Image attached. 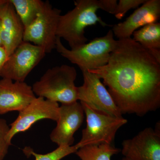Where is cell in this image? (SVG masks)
I'll use <instances>...</instances> for the list:
<instances>
[{
	"instance_id": "1",
	"label": "cell",
	"mask_w": 160,
	"mask_h": 160,
	"mask_svg": "<svg viewBox=\"0 0 160 160\" xmlns=\"http://www.w3.org/2000/svg\"><path fill=\"white\" fill-rule=\"evenodd\" d=\"M89 72L103 80L122 114L160 108V62L132 38L117 40L108 63Z\"/></svg>"
},
{
	"instance_id": "2",
	"label": "cell",
	"mask_w": 160,
	"mask_h": 160,
	"mask_svg": "<svg viewBox=\"0 0 160 160\" xmlns=\"http://www.w3.org/2000/svg\"><path fill=\"white\" fill-rule=\"evenodd\" d=\"M75 7L66 14L61 15L57 35L68 42L71 49H74L86 43L85 29L88 26L99 23L103 27L109 26L97 12L100 9L99 0H78Z\"/></svg>"
},
{
	"instance_id": "3",
	"label": "cell",
	"mask_w": 160,
	"mask_h": 160,
	"mask_svg": "<svg viewBox=\"0 0 160 160\" xmlns=\"http://www.w3.org/2000/svg\"><path fill=\"white\" fill-rule=\"evenodd\" d=\"M76 69L67 65L47 69L32 86L35 95L62 104L78 101V87L75 85Z\"/></svg>"
},
{
	"instance_id": "4",
	"label": "cell",
	"mask_w": 160,
	"mask_h": 160,
	"mask_svg": "<svg viewBox=\"0 0 160 160\" xmlns=\"http://www.w3.org/2000/svg\"><path fill=\"white\" fill-rule=\"evenodd\" d=\"M112 30L104 36L96 38L89 43L74 49H68L63 45L61 39L57 37L56 49L63 57L76 65L82 72L89 71L105 66L110 54L116 47Z\"/></svg>"
},
{
	"instance_id": "5",
	"label": "cell",
	"mask_w": 160,
	"mask_h": 160,
	"mask_svg": "<svg viewBox=\"0 0 160 160\" xmlns=\"http://www.w3.org/2000/svg\"><path fill=\"white\" fill-rule=\"evenodd\" d=\"M81 104L86 117V126L82 131V138L76 144L78 148L101 144L112 145L118 130L127 124V120L100 113L85 104Z\"/></svg>"
},
{
	"instance_id": "6",
	"label": "cell",
	"mask_w": 160,
	"mask_h": 160,
	"mask_svg": "<svg viewBox=\"0 0 160 160\" xmlns=\"http://www.w3.org/2000/svg\"><path fill=\"white\" fill-rule=\"evenodd\" d=\"M61 10L45 2L36 19L24 29L23 41L39 46L46 53L56 49L58 24Z\"/></svg>"
},
{
	"instance_id": "7",
	"label": "cell",
	"mask_w": 160,
	"mask_h": 160,
	"mask_svg": "<svg viewBox=\"0 0 160 160\" xmlns=\"http://www.w3.org/2000/svg\"><path fill=\"white\" fill-rule=\"evenodd\" d=\"M82 72L84 82L78 87V99L95 111L112 117L123 118L109 91L95 73Z\"/></svg>"
},
{
	"instance_id": "8",
	"label": "cell",
	"mask_w": 160,
	"mask_h": 160,
	"mask_svg": "<svg viewBox=\"0 0 160 160\" xmlns=\"http://www.w3.org/2000/svg\"><path fill=\"white\" fill-rule=\"evenodd\" d=\"M46 53L39 46L24 42L18 46L0 69V77L15 82H25Z\"/></svg>"
},
{
	"instance_id": "9",
	"label": "cell",
	"mask_w": 160,
	"mask_h": 160,
	"mask_svg": "<svg viewBox=\"0 0 160 160\" xmlns=\"http://www.w3.org/2000/svg\"><path fill=\"white\" fill-rule=\"evenodd\" d=\"M59 115L58 103L42 97H36L20 112L16 119L10 124L6 139L12 145V140L18 133L27 131L40 120L49 119L57 122Z\"/></svg>"
},
{
	"instance_id": "10",
	"label": "cell",
	"mask_w": 160,
	"mask_h": 160,
	"mask_svg": "<svg viewBox=\"0 0 160 160\" xmlns=\"http://www.w3.org/2000/svg\"><path fill=\"white\" fill-rule=\"evenodd\" d=\"M85 118L82 106L78 101L59 106L57 126L52 131L50 138L58 146H72L74 134L82 126Z\"/></svg>"
},
{
	"instance_id": "11",
	"label": "cell",
	"mask_w": 160,
	"mask_h": 160,
	"mask_svg": "<svg viewBox=\"0 0 160 160\" xmlns=\"http://www.w3.org/2000/svg\"><path fill=\"white\" fill-rule=\"evenodd\" d=\"M122 154L132 160H160V132L145 128L132 138L122 143Z\"/></svg>"
},
{
	"instance_id": "12",
	"label": "cell",
	"mask_w": 160,
	"mask_h": 160,
	"mask_svg": "<svg viewBox=\"0 0 160 160\" xmlns=\"http://www.w3.org/2000/svg\"><path fill=\"white\" fill-rule=\"evenodd\" d=\"M36 98L32 86L25 82L0 80V115L11 111L20 112Z\"/></svg>"
},
{
	"instance_id": "13",
	"label": "cell",
	"mask_w": 160,
	"mask_h": 160,
	"mask_svg": "<svg viewBox=\"0 0 160 160\" xmlns=\"http://www.w3.org/2000/svg\"><path fill=\"white\" fill-rule=\"evenodd\" d=\"M160 17V0H146L124 22L114 25L112 30L118 39L128 38L138 28L158 22Z\"/></svg>"
},
{
	"instance_id": "14",
	"label": "cell",
	"mask_w": 160,
	"mask_h": 160,
	"mask_svg": "<svg viewBox=\"0 0 160 160\" xmlns=\"http://www.w3.org/2000/svg\"><path fill=\"white\" fill-rule=\"evenodd\" d=\"M2 46L9 56L23 42L24 27L9 0L0 6Z\"/></svg>"
},
{
	"instance_id": "15",
	"label": "cell",
	"mask_w": 160,
	"mask_h": 160,
	"mask_svg": "<svg viewBox=\"0 0 160 160\" xmlns=\"http://www.w3.org/2000/svg\"><path fill=\"white\" fill-rule=\"evenodd\" d=\"M133 39L160 62V23L149 24L134 32Z\"/></svg>"
},
{
	"instance_id": "16",
	"label": "cell",
	"mask_w": 160,
	"mask_h": 160,
	"mask_svg": "<svg viewBox=\"0 0 160 160\" xmlns=\"http://www.w3.org/2000/svg\"><path fill=\"white\" fill-rule=\"evenodd\" d=\"M13 6L24 29L36 19L45 2L41 0H9Z\"/></svg>"
},
{
	"instance_id": "17",
	"label": "cell",
	"mask_w": 160,
	"mask_h": 160,
	"mask_svg": "<svg viewBox=\"0 0 160 160\" xmlns=\"http://www.w3.org/2000/svg\"><path fill=\"white\" fill-rule=\"evenodd\" d=\"M121 152V149L109 144L83 146L75 154L81 160H111L114 155Z\"/></svg>"
},
{
	"instance_id": "18",
	"label": "cell",
	"mask_w": 160,
	"mask_h": 160,
	"mask_svg": "<svg viewBox=\"0 0 160 160\" xmlns=\"http://www.w3.org/2000/svg\"><path fill=\"white\" fill-rule=\"evenodd\" d=\"M78 149V148L75 145L71 146H58L53 151L44 154L36 153L29 147H25L23 149V151L26 156H32L35 160H61L69 155L75 153Z\"/></svg>"
},
{
	"instance_id": "19",
	"label": "cell",
	"mask_w": 160,
	"mask_h": 160,
	"mask_svg": "<svg viewBox=\"0 0 160 160\" xmlns=\"http://www.w3.org/2000/svg\"><path fill=\"white\" fill-rule=\"evenodd\" d=\"M146 0H120L118 3L114 15L118 19L124 17L127 12L130 9L137 8L142 5Z\"/></svg>"
},
{
	"instance_id": "20",
	"label": "cell",
	"mask_w": 160,
	"mask_h": 160,
	"mask_svg": "<svg viewBox=\"0 0 160 160\" xmlns=\"http://www.w3.org/2000/svg\"><path fill=\"white\" fill-rule=\"evenodd\" d=\"M9 129L10 127L6 120L0 117V160L4 159L8 153L9 146H11L6 139Z\"/></svg>"
},
{
	"instance_id": "21",
	"label": "cell",
	"mask_w": 160,
	"mask_h": 160,
	"mask_svg": "<svg viewBox=\"0 0 160 160\" xmlns=\"http://www.w3.org/2000/svg\"><path fill=\"white\" fill-rule=\"evenodd\" d=\"M100 9L114 15L118 6L117 0H99Z\"/></svg>"
},
{
	"instance_id": "22",
	"label": "cell",
	"mask_w": 160,
	"mask_h": 160,
	"mask_svg": "<svg viewBox=\"0 0 160 160\" xmlns=\"http://www.w3.org/2000/svg\"><path fill=\"white\" fill-rule=\"evenodd\" d=\"M7 58L8 57L6 50L2 46H0V69L6 62Z\"/></svg>"
},
{
	"instance_id": "23",
	"label": "cell",
	"mask_w": 160,
	"mask_h": 160,
	"mask_svg": "<svg viewBox=\"0 0 160 160\" xmlns=\"http://www.w3.org/2000/svg\"><path fill=\"white\" fill-rule=\"evenodd\" d=\"M7 1V0H0V6H2L4 3H6Z\"/></svg>"
},
{
	"instance_id": "24",
	"label": "cell",
	"mask_w": 160,
	"mask_h": 160,
	"mask_svg": "<svg viewBox=\"0 0 160 160\" xmlns=\"http://www.w3.org/2000/svg\"><path fill=\"white\" fill-rule=\"evenodd\" d=\"M1 20H0V46H2V42H1Z\"/></svg>"
},
{
	"instance_id": "25",
	"label": "cell",
	"mask_w": 160,
	"mask_h": 160,
	"mask_svg": "<svg viewBox=\"0 0 160 160\" xmlns=\"http://www.w3.org/2000/svg\"><path fill=\"white\" fill-rule=\"evenodd\" d=\"M122 160H132L128 158L124 157L122 159Z\"/></svg>"
}]
</instances>
